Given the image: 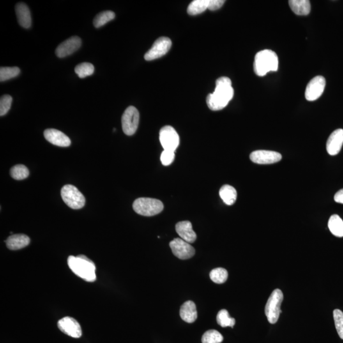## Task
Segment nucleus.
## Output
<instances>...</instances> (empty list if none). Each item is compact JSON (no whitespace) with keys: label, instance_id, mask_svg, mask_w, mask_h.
<instances>
[{"label":"nucleus","instance_id":"4be33fe9","mask_svg":"<svg viewBox=\"0 0 343 343\" xmlns=\"http://www.w3.org/2000/svg\"><path fill=\"white\" fill-rule=\"evenodd\" d=\"M221 199L228 206H232L235 203L237 199V192L235 188L231 186H223L220 190Z\"/></svg>","mask_w":343,"mask_h":343},{"label":"nucleus","instance_id":"423d86ee","mask_svg":"<svg viewBox=\"0 0 343 343\" xmlns=\"http://www.w3.org/2000/svg\"><path fill=\"white\" fill-rule=\"evenodd\" d=\"M61 195L64 203L71 209H80L85 206L84 195L75 186H64L62 188Z\"/></svg>","mask_w":343,"mask_h":343},{"label":"nucleus","instance_id":"ddd939ff","mask_svg":"<svg viewBox=\"0 0 343 343\" xmlns=\"http://www.w3.org/2000/svg\"><path fill=\"white\" fill-rule=\"evenodd\" d=\"M58 328L66 335L74 338L81 337L82 331L81 326L75 319L72 317H66L60 320L57 324Z\"/></svg>","mask_w":343,"mask_h":343},{"label":"nucleus","instance_id":"72a5a7b5","mask_svg":"<svg viewBox=\"0 0 343 343\" xmlns=\"http://www.w3.org/2000/svg\"><path fill=\"white\" fill-rule=\"evenodd\" d=\"M175 151L164 150L161 154L160 160L164 166H168L174 162Z\"/></svg>","mask_w":343,"mask_h":343},{"label":"nucleus","instance_id":"0eeeda50","mask_svg":"<svg viewBox=\"0 0 343 343\" xmlns=\"http://www.w3.org/2000/svg\"><path fill=\"white\" fill-rule=\"evenodd\" d=\"M139 118V113L136 108L129 107L126 108L121 117L122 129L126 135H132L136 132Z\"/></svg>","mask_w":343,"mask_h":343},{"label":"nucleus","instance_id":"a211bd4d","mask_svg":"<svg viewBox=\"0 0 343 343\" xmlns=\"http://www.w3.org/2000/svg\"><path fill=\"white\" fill-rule=\"evenodd\" d=\"M15 12L20 26L24 28H30L31 26L32 19L28 6L24 3H17L15 6Z\"/></svg>","mask_w":343,"mask_h":343},{"label":"nucleus","instance_id":"a878e982","mask_svg":"<svg viewBox=\"0 0 343 343\" xmlns=\"http://www.w3.org/2000/svg\"><path fill=\"white\" fill-rule=\"evenodd\" d=\"M217 322L222 328L231 327L233 328L235 324V319L229 317V313L227 310H222L217 315Z\"/></svg>","mask_w":343,"mask_h":343},{"label":"nucleus","instance_id":"393cba45","mask_svg":"<svg viewBox=\"0 0 343 343\" xmlns=\"http://www.w3.org/2000/svg\"><path fill=\"white\" fill-rule=\"evenodd\" d=\"M114 18L115 13L114 11L110 10L102 11V12L98 13L94 18L93 21L94 26L96 28H100V27L103 26L104 25L107 24L108 22L114 20Z\"/></svg>","mask_w":343,"mask_h":343},{"label":"nucleus","instance_id":"6e6552de","mask_svg":"<svg viewBox=\"0 0 343 343\" xmlns=\"http://www.w3.org/2000/svg\"><path fill=\"white\" fill-rule=\"evenodd\" d=\"M160 141L164 150L175 151L179 145V136L171 126H163L160 131Z\"/></svg>","mask_w":343,"mask_h":343},{"label":"nucleus","instance_id":"4468645a","mask_svg":"<svg viewBox=\"0 0 343 343\" xmlns=\"http://www.w3.org/2000/svg\"><path fill=\"white\" fill-rule=\"evenodd\" d=\"M81 38L72 36L60 44L56 48V54L59 58H64L77 51L81 47Z\"/></svg>","mask_w":343,"mask_h":343},{"label":"nucleus","instance_id":"5701e85b","mask_svg":"<svg viewBox=\"0 0 343 343\" xmlns=\"http://www.w3.org/2000/svg\"><path fill=\"white\" fill-rule=\"evenodd\" d=\"M328 227L334 235L338 237L343 236V221L339 216L335 214L331 216L329 220Z\"/></svg>","mask_w":343,"mask_h":343},{"label":"nucleus","instance_id":"f704fd0d","mask_svg":"<svg viewBox=\"0 0 343 343\" xmlns=\"http://www.w3.org/2000/svg\"><path fill=\"white\" fill-rule=\"evenodd\" d=\"M224 0H209L208 9L212 11L218 10L224 4Z\"/></svg>","mask_w":343,"mask_h":343},{"label":"nucleus","instance_id":"20e7f679","mask_svg":"<svg viewBox=\"0 0 343 343\" xmlns=\"http://www.w3.org/2000/svg\"><path fill=\"white\" fill-rule=\"evenodd\" d=\"M133 210L139 215L153 216L162 213L163 204L160 200L151 198H139L133 204Z\"/></svg>","mask_w":343,"mask_h":343},{"label":"nucleus","instance_id":"1a4fd4ad","mask_svg":"<svg viewBox=\"0 0 343 343\" xmlns=\"http://www.w3.org/2000/svg\"><path fill=\"white\" fill-rule=\"evenodd\" d=\"M172 46V41L167 37L159 38L154 43L152 47L144 55L146 61H153L165 56L169 51Z\"/></svg>","mask_w":343,"mask_h":343},{"label":"nucleus","instance_id":"412c9836","mask_svg":"<svg viewBox=\"0 0 343 343\" xmlns=\"http://www.w3.org/2000/svg\"><path fill=\"white\" fill-rule=\"evenodd\" d=\"M290 7L298 15H308L310 13L311 4L308 0H291L289 1Z\"/></svg>","mask_w":343,"mask_h":343},{"label":"nucleus","instance_id":"f3484780","mask_svg":"<svg viewBox=\"0 0 343 343\" xmlns=\"http://www.w3.org/2000/svg\"><path fill=\"white\" fill-rule=\"evenodd\" d=\"M176 230L181 238L189 243L195 242L197 240V234L193 231L192 223L188 221L177 223Z\"/></svg>","mask_w":343,"mask_h":343},{"label":"nucleus","instance_id":"bb28decb","mask_svg":"<svg viewBox=\"0 0 343 343\" xmlns=\"http://www.w3.org/2000/svg\"><path fill=\"white\" fill-rule=\"evenodd\" d=\"M10 176L15 180L20 181L27 178L29 175L28 169L24 165H16L10 169Z\"/></svg>","mask_w":343,"mask_h":343},{"label":"nucleus","instance_id":"9d476101","mask_svg":"<svg viewBox=\"0 0 343 343\" xmlns=\"http://www.w3.org/2000/svg\"><path fill=\"white\" fill-rule=\"evenodd\" d=\"M170 247L174 255L180 259H190L195 254V248L192 245L181 238H174L170 241Z\"/></svg>","mask_w":343,"mask_h":343},{"label":"nucleus","instance_id":"7ed1b4c3","mask_svg":"<svg viewBox=\"0 0 343 343\" xmlns=\"http://www.w3.org/2000/svg\"><path fill=\"white\" fill-rule=\"evenodd\" d=\"M278 68V57L275 52L264 50L257 52L255 56L254 70L259 77H264L271 71H277Z\"/></svg>","mask_w":343,"mask_h":343},{"label":"nucleus","instance_id":"dca6fc26","mask_svg":"<svg viewBox=\"0 0 343 343\" xmlns=\"http://www.w3.org/2000/svg\"><path fill=\"white\" fill-rule=\"evenodd\" d=\"M343 144V129H337L331 133L326 144L328 153L335 156L340 153Z\"/></svg>","mask_w":343,"mask_h":343},{"label":"nucleus","instance_id":"aec40b11","mask_svg":"<svg viewBox=\"0 0 343 343\" xmlns=\"http://www.w3.org/2000/svg\"><path fill=\"white\" fill-rule=\"evenodd\" d=\"M180 317L184 321L189 324L193 323L197 319V307L192 301H186L181 306Z\"/></svg>","mask_w":343,"mask_h":343},{"label":"nucleus","instance_id":"2eb2a0df","mask_svg":"<svg viewBox=\"0 0 343 343\" xmlns=\"http://www.w3.org/2000/svg\"><path fill=\"white\" fill-rule=\"evenodd\" d=\"M44 137L50 143L59 147H68L71 143V140L65 133L54 128H48L44 132Z\"/></svg>","mask_w":343,"mask_h":343},{"label":"nucleus","instance_id":"c9c22d12","mask_svg":"<svg viewBox=\"0 0 343 343\" xmlns=\"http://www.w3.org/2000/svg\"><path fill=\"white\" fill-rule=\"evenodd\" d=\"M335 200L336 202L343 204V189L338 191L335 195Z\"/></svg>","mask_w":343,"mask_h":343},{"label":"nucleus","instance_id":"2f4dec72","mask_svg":"<svg viewBox=\"0 0 343 343\" xmlns=\"http://www.w3.org/2000/svg\"><path fill=\"white\" fill-rule=\"evenodd\" d=\"M333 316L336 330L341 339L343 340V313L340 310H335Z\"/></svg>","mask_w":343,"mask_h":343},{"label":"nucleus","instance_id":"f257e3e1","mask_svg":"<svg viewBox=\"0 0 343 343\" xmlns=\"http://www.w3.org/2000/svg\"><path fill=\"white\" fill-rule=\"evenodd\" d=\"M233 96L231 80L228 77H221L216 80L215 91L207 96V106L213 111L222 110L227 107Z\"/></svg>","mask_w":343,"mask_h":343},{"label":"nucleus","instance_id":"39448f33","mask_svg":"<svg viewBox=\"0 0 343 343\" xmlns=\"http://www.w3.org/2000/svg\"><path fill=\"white\" fill-rule=\"evenodd\" d=\"M284 295L280 289H275L271 293L267 301L265 307V314L269 323L275 324L278 321L280 314L281 304L282 303Z\"/></svg>","mask_w":343,"mask_h":343},{"label":"nucleus","instance_id":"cd10ccee","mask_svg":"<svg viewBox=\"0 0 343 343\" xmlns=\"http://www.w3.org/2000/svg\"><path fill=\"white\" fill-rule=\"evenodd\" d=\"M20 72V69L17 67H1L0 69V81L4 82L17 77Z\"/></svg>","mask_w":343,"mask_h":343},{"label":"nucleus","instance_id":"c85d7f7f","mask_svg":"<svg viewBox=\"0 0 343 343\" xmlns=\"http://www.w3.org/2000/svg\"><path fill=\"white\" fill-rule=\"evenodd\" d=\"M228 277H229V273L225 268H215L213 269L210 273L211 279L216 284H223L227 280Z\"/></svg>","mask_w":343,"mask_h":343},{"label":"nucleus","instance_id":"b1692460","mask_svg":"<svg viewBox=\"0 0 343 343\" xmlns=\"http://www.w3.org/2000/svg\"><path fill=\"white\" fill-rule=\"evenodd\" d=\"M209 0H195L190 4L188 8V13L190 15L200 14L208 9Z\"/></svg>","mask_w":343,"mask_h":343},{"label":"nucleus","instance_id":"7c9ffc66","mask_svg":"<svg viewBox=\"0 0 343 343\" xmlns=\"http://www.w3.org/2000/svg\"><path fill=\"white\" fill-rule=\"evenodd\" d=\"M223 341L222 334L216 330H209L202 336V343H221Z\"/></svg>","mask_w":343,"mask_h":343},{"label":"nucleus","instance_id":"6ab92c4d","mask_svg":"<svg viewBox=\"0 0 343 343\" xmlns=\"http://www.w3.org/2000/svg\"><path fill=\"white\" fill-rule=\"evenodd\" d=\"M6 247L12 250H19L26 247L30 243L29 236L24 234H12L5 241Z\"/></svg>","mask_w":343,"mask_h":343},{"label":"nucleus","instance_id":"c756f323","mask_svg":"<svg viewBox=\"0 0 343 343\" xmlns=\"http://www.w3.org/2000/svg\"><path fill=\"white\" fill-rule=\"evenodd\" d=\"M94 66L93 64L83 63L78 64L75 69V73L80 78H85L94 73Z\"/></svg>","mask_w":343,"mask_h":343},{"label":"nucleus","instance_id":"f03ea898","mask_svg":"<svg viewBox=\"0 0 343 343\" xmlns=\"http://www.w3.org/2000/svg\"><path fill=\"white\" fill-rule=\"evenodd\" d=\"M68 264L71 271L82 279L89 282L96 281L95 264L85 255H71L68 257Z\"/></svg>","mask_w":343,"mask_h":343},{"label":"nucleus","instance_id":"f8f14e48","mask_svg":"<svg viewBox=\"0 0 343 343\" xmlns=\"http://www.w3.org/2000/svg\"><path fill=\"white\" fill-rule=\"evenodd\" d=\"M282 155L278 152L257 150L250 154V159L257 164L267 165L277 163L282 160Z\"/></svg>","mask_w":343,"mask_h":343},{"label":"nucleus","instance_id":"9b49d317","mask_svg":"<svg viewBox=\"0 0 343 343\" xmlns=\"http://www.w3.org/2000/svg\"><path fill=\"white\" fill-rule=\"evenodd\" d=\"M326 81L322 76H317L308 83L305 91L306 100L314 101L323 94L326 88Z\"/></svg>","mask_w":343,"mask_h":343},{"label":"nucleus","instance_id":"473e14b6","mask_svg":"<svg viewBox=\"0 0 343 343\" xmlns=\"http://www.w3.org/2000/svg\"><path fill=\"white\" fill-rule=\"evenodd\" d=\"M11 103H12V98L10 96H1L0 100V116H3L7 114L10 109Z\"/></svg>","mask_w":343,"mask_h":343}]
</instances>
